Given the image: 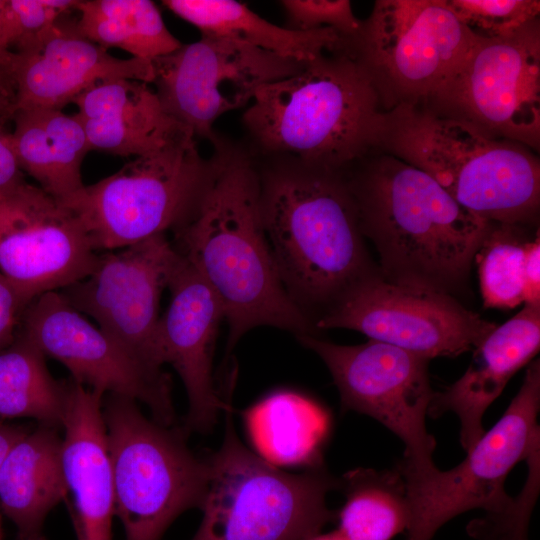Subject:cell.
<instances>
[{
	"mask_svg": "<svg viewBox=\"0 0 540 540\" xmlns=\"http://www.w3.org/2000/svg\"><path fill=\"white\" fill-rule=\"evenodd\" d=\"M309 540H348L345 538L338 530L325 533V534H317L310 538Z\"/></svg>",
	"mask_w": 540,
	"mask_h": 540,
	"instance_id": "cell-41",
	"label": "cell"
},
{
	"mask_svg": "<svg viewBox=\"0 0 540 540\" xmlns=\"http://www.w3.org/2000/svg\"><path fill=\"white\" fill-rule=\"evenodd\" d=\"M24 180L12 148L10 132L0 124V197Z\"/></svg>",
	"mask_w": 540,
	"mask_h": 540,
	"instance_id": "cell-37",
	"label": "cell"
},
{
	"mask_svg": "<svg viewBox=\"0 0 540 540\" xmlns=\"http://www.w3.org/2000/svg\"><path fill=\"white\" fill-rule=\"evenodd\" d=\"M260 207L280 279L314 323L356 283L380 272L343 172L295 159L275 167L260 175Z\"/></svg>",
	"mask_w": 540,
	"mask_h": 540,
	"instance_id": "cell-3",
	"label": "cell"
},
{
	"mask_svg": "<svg viewBox=\"0 0 540 540\" xmlns=\"http://www.w3.org/2000/svg\"><path fill=\"white\" fill-rule=\"evenodd\" d=\"M527 226L490 222L476 253L479 285L486 308L511 309L524 303Z\"/></svg>",
	"mask_w": 540,
	"mask_h": 540,
	"instance_id": "cell-30",
	"label": "cell"
},
{
	"mask_svg": "<svg viewBox=\"0 0 540 540\" xmlns=\"http://www.w3.org/2000/svg\"><path fill=\"white\" fill-rule=\"evenodd\" d=\"M305 64L239 42L202 36L152 60V83L164 110L217 149L213 131L217 118L245 106L261 87L296 74Z\"/></svg>",
	"mask_w": 540,
	"mask_h": 540,
	"instance_id": "cell-14",
	"label": "cell"
},
{
	"mask_svg": "<svg viewBox=\"0 0 540 540\" xmlns=\"http://www.w3.org/2000/svg\"><path fill=\"white\" fill-rule=\"evenodd\" d=\"M69 387L53 378L43 352L19 331L0 351V418L62 427Z\"/></svg>",
	"mask_w": 540,
	"mask_h": 540,
	"instance_id": "cell-27",
	"label": "cell"
},
{
	"mask_svg": "<svg viewBox=\"0 0 540 540\" xmlns=\"http://www.w3.org/2000/svg\"><path fill=\"white\" fill-rule=\"evenodd\" d=\"M12 121L10 138L17 163L40 188L62 200L84 186L81 165L90 147L76 114L24 108L15 111Z\"/></svg>",
	"mask_w": 540,
	"mask_h": 540,
	"instance_id": "cell-24",
	"label": "cell"
},
{
	"mask_svg": "<svg viewBox=\"0 0 540 540\" xmlns=\"http://www.w3.org/2000/svg\"><path fill=\"white\" fill-rule=\"evenodd\" d=\"M26 307L16 289L0 272V351L14 340Z\"/></svg>",
	"mask_w": 540,
	"mask_h": 540,
	"instance_id": "cell-35",
	"label": "cell"
},
{
	"mask_svg": "<svg viewBox=\"0 0 540 540\" xmlns=\"http://www.w3.org/2000/svg\"><path fill=\"white\" fill-rule=\"evenodd\" d=\"M195 136L135 157L114 174L62 199L81 220L96 252L122 249L172 231L207 179Z\"/></svg>",
	"mask_w": 540,
	"mask_h": 540,
	"instance_id": "cell-8",
	"label": "cell"
},
{
	"mask_svg": "<svg viewBox=\"0 0 540 540\" xmlns=\"http://www.w3.org/2000/svg\"><path fill=\"white\" fill-rule=\"evenodd\" d=\"M296 337L323 360L344 409L372 417L404 443L405 456L397 467L402 473H422L435 466L436 443L426 427L435 393L428 374L430 359L371 339L339 345L311 334Z\"/></svg>",
	"mask_w": 540,
	"mask_h": 540,
	"instance_id": "cell-12",
	"label": "cell"
},
{
	"mask_svg": "<svg viewBox=\"0 0 540 540\" xmlns=\"http://www.w3.org/2000/svg\"><path fill=\"white\" fill-rule=\"evenodd\" d=\"M385 112L361 66L335 51L261 87L243 121L264 151L343 172L378 149Z\"/></svg>",
	"mask_w": 540,
	"mask_h": 540,
	"instance_id": "cell-4",
	"label": "cell"
},
{
	"mask_svg": "<svg viewBox=\"0 0 540 540\" xmlns=\"http://www.w3.org/2000/svg\"><path fill=\"white\" fill-rule=\"evenodd\" d=\"M73 103L90 150L138 157L192 133L164 110L155 90L143 81L101 82Z\"/></svg>",
	"mask_w": 540,
	"mask_h": 540,
	"instance_id": "cell-22",
	"label": "cell"
},
{
	"mask_svg": "<svg viewBox=\"0 0 540 540\" xmlns=\"http://www.w3.org/2000/svg\"><path fill=\"white\" fill-rule=\"evenodd\" d=\"M11 77L16 110H62L101 82L133 79L151 84L154 70L149 60L114 57L82 35L76 22L60 18L13 51Z\"/></svg>",
	"mask_w": 540,
	"mask_h": 540,
	"instance_id": "cell-19",
	"label": "cell"
},
{
	"mask_svg": "<svg viewBox=\"0 0 540 540\" xmlns=\"http://www.w3.org/2000/svg\"><path fill=\"white\" fill-rule=\"evenodd\" d=\"M247 427L265 460L286 465H320L328 431L326 412L309 398L279 391L247 411Z\"/></svg>",
	"mask_w": 540,
	"mask_h": 540,
	"instance_id": "cell-26",
	"label": "cell"
},
{
	"mask_svg": "<svg viewBox=\"0 0 540 540\" xmlns=\"http://www.w3.org/2000/svg\"><path fill=\"white\" fill-rule=\"evenodd\" d=\"M16 111V94L11 77L0 72V124L12 117Z\"/></svg>",
	"mask_w": 540,
	"mask_h": 540,
	"instance_id": "cell-38",
	"label": "cell"
},
{
	"mask_svg": "<svg viewBox=\"0 0 540 540\" xmlns=\"http://www.w3.org/2000/svg\"><path fill=\"white\" fill-rule=\"evenodd\" d=\"M528 473L521 491L500 510L486 512L485 516L468 526L471 537L478 540H529L531 515L540 493V457L530 456Z\"/></svg>",
	"mask_w": 540,
	"mask_h": 540,
	"instance_id": "cell-31",
	"label": "cell"
},
{
	"mask_svg": "<svg viewBox=\"0 0 540 540\" xmlns=\"http://www.w3.org/2000/svg\"><path fill=\"white\" fill-rule=\"evenodd\" d=\"M168 289L170 303L155 333L157 358L161 366L170 364L184 384L189 404L185 430L206 432L219 412L229 408L215 389L212 372L224 311L212 289L180 254Z\"/></svg>",
	"mask_w": 540,
	"mask_h": 540,
	"instance_id": "cell-18",
	"label": "cell"
},
{
	"mask_svg": "<svg viewBox=\"0 0 540 540\" xmlns=\"http://www.w3.org/2000/svg\"><path fill=\"white\" fill-rule=\"evenodd\" d=\"M2 0H0V12H1ZM13 57V51L5 48L2 36H1V23H0V72L5 73L11 77V62ZM12 79V77H11Z\"/></svg>",
	"mask_w": 540,
	"mask_h": 540,
	"instance_id": "cell-40",
	"label": "cell"
},
{
	"mask_svg": "<svg viewBox=\"0 0 540 540\" xmlns=\"http://www.w3.org/2000/svg\"><path fill=\"white\" fill-rule=\"evenodd\" d=\"M418 106L539 151V18L507 36L476 35L450 77Z\"/></svg>",
	"mask_w": 540,
	"mask_h": 540,
	"instance_id": "cell-11",
	"label": "cell"
},
{
	"mask_svg": "<svg viewBox=\"0 0 540 540\" xmlns=\"http://www.w3.org/2000/svg\"><path fill=\"white\" fill-rule=\"evenodd\" d=\"M378 149L431 176L457 203L497 223L535 226L540 162L530 148L418 105L385 112Z\"/></svg>",
	"mask_w": 540,
	"mask_h": 540,
	"instance_id": "cell-5",
	"label": "cell"
},
{
	"mask_svg": "<svg viewBox=\"0 0 540 540\" xmlns=\"http://www.w3.org/2000/svg\"><path fill=\"white\" fill-rule=\"evenodd\" d=\"M540 361L528 364L522 385L501 418L466 451L462 462L442 471L401 473L410 519L407 540H431L454 517L472 509L494 512L511 499L508 474L540 449Z\"/></svg>",
	"mask_w": 540,
	"mask_h": 540,
	"instance_id": "cell-10",
	"label": "cell"
},
{
	"mask_svg": "<svg viewBox=\"0 0 540 540\" xmlns=\"http://www.w3.org/2000/svg\"><path fill=\"white\" fill-rule=\"evenodd\" d=\"M340 487L346 499L337 530L348 540H391L407 530V488L398 469L357 468L343 476Z\"/></svg>",
	"mask_w": 540,
	"mask_h": 540,
	"instance_id": "cell-29",
	"label": "cell"
},
{
	"mask_svg": "<svg viewBox=\"0 0 540 540\" xmlns=\"http://www.w3.org/2000/svg\"><path fill=\"white\" fill-rule=\"evenodd\" d=\"M201 523L191 540H309L335 514L327 494L340 487L320 465L286 473L254 454L226 410L220 448L209 458Z\"/></svg>",
	"mask_w": 540,
	"mask_h": 540,
	"instance_id": "cell-6",
	"label": "cell"
},
{
	"mask_svg": "<svg viewBox=\"0 0 540 540\" xmlns=\"http://www.w3.org/2000/svg\"><path fill=\"white\" fill-rule=\"evenodd\" d=\"M524 304L540 303V238L526 244L524 255Z\"/></svg>",
	"mask_w": 540,
	"mask_h": 540,
	"instance_id": "cell-36",
	"label": "cell"
},
{
	"mask_svg": "<svg viewBox=\"0 0 540 540\" xmlns=\"http://www.w3.org/2000/svg\"><path fill=\"white\" fill-rule=\"evenodd\" d=\"M540 348V303L523 308L497 325L472 351L464 372L444 391L434 393L428 415L456 414L465 451L483 435V417L509 380L529 364Z\"/></svg>",
	"mask_w": 540,
	"mask_h": 540,
	"instance_id": "cell-21",
	"label": "cell"
},
{
	"mask_svg": "<svg viewBox=\"0 0 540 540\" xmlns=\"http://www.w3.org/2000/svg\"><path fill=\"white\" fill-rule=\"evenodd\" d=\"M468 29L481 37L507 36L538 19V0H446Z\"/></svg>",
	"mask_w": 540,
	"mask_h": 540,
	"instance_id": "cell-32",
	"label": "cell"
},
{
	"mask_svg": "<svg viewBox=\"0 0 540 540\" xmlns=\"http://www.w3.org/2000/svg\"><path fill=\"white\" fill-rule=\"evenodd\" d=\"M98 256L76 213L38 185L0 197V272L26 306L86 278Z\"/></svg>",
	"mask_w": 540,
	"mask_h": 540,
	"instance_id": "cell-15",
	"label": "cell"
},
{
	"mask_svg": "<svg viewBox=\"0 0 540 540\" xmlns=\"http://www.w3.org/2000/svg\"><path fill=\"white\" fill-rule=\"evenodd\" d=\"M30 429L17 424L6 423L0 418V465L9 450L29 431Z\"/></svg>",
	"mask_w": 540,
	"mask_h": 540,
	"instance_id": "cell-39",
	"label": "cell"
},
{
	"mask_svg": "<svg viewBox=\"0 0 540 540\" xmlns=\"http://www.w3.org/2000/svg\"><path fill=\"white\" fill-rule=\"evenodd\" d=\"M103 418L114 509L125 540H161L184 511L200 508L209 467L186 444L183 429L149 420L137 401L108 394Z\"/></svg>",
	"mask_w": 540,
	"mask_h": 540,
	"instance_id": "cell-7",
	"label": "cell"
},
{
	"mask_svg": "<svg viewBox=\"0 0 540 540\" xmlns=\"http://www.w3.org/2000/svg\"><path fill=\"white\" fill-rule=\"evenodd\" d=\"M178 17L202 36L223 38L300 62L343 49L345 37L333 29L297 31L277 26L232 0H165Z\"/></svg>",
	"mask_w": 540,
	"mask_h": 540,
	"instance_id": "cell-25",
	"label": "cell"
},
{
	"mask_svg": "<svg viewBox=\"0 0 540 540\" xmlns=\"http://www.w3.org/2000/svg\"><path fill=\"white\" fill-rule=\"evenodd\" d=\"M289 28L297 31L333 29L345 38L357 34L361 21L348 0H283Z\"/></svg>",
	"mask_w": 540,
	"mask_h": 540,
	"instance_id": "cell-34",
	"label": "cell"
},
{
	"mask_svg": "<svg viewBox=\"0 0 540 540\" xmlns=\"http://www.w3.org/2000/svg\"><path fill=\"white\" fill-rule=\"evenodd\" d=\"M4 533L2 528V518H1V509H0V540L3 539Z\"/></svg>",
	"mask_w": 540,
	"mask_h": 540,
	"instance_id": "cell-42",
	"label": "cell"
},
{
	"mask_svg": "<svg viewBox=\"0 0 540 540\" xmlns=\"http://www.w3.org/2000/svg\"><path fill=\"white\" fill-rule=\"evenodd\" d=\"M314 325L355 330L430 360L472 351L497 326L451 295L393 283L381 272L356 283Z\"/></svg>",
	"mask_w": 540,
	"mask_h": 540,
	"instance_id": "cell-13",
	"label": "cell"
},
{
	"mask_svg": "<svg viewBox=\"0 0 540 540\" xmlns=\"http://www.w3.org/2000/svg\"><path fill=\"white\" fill-rule=\"evenodd\" d=\"M343 172L361 232L393 283L463 295L490 222L457 203L431 176L375 149Z\"/></svg>",
	"mask_w": 540,
	"mask_h": 540,
	"instance_id": "cell-2",
	"label": "cell"
},
{
	"mask_svg": "<svg viewBox=\"0 0 540 540\" xmlns=\"http://www.w3.org/2000/svg\"><path fill=\"white\" fill-rule=\"evenodd\" d=\"M103 396L70 380L62 465L77 540H112L114 488Z\"/></svg>",
	"mask_w": 540,
	"mask_h": 540,
	"instance_id": "cell-20",
	"label": "cell"
},
{
	"mask_svg": "<svg viewBox=\"0 0 540 540\" xmlns=\"http://www.w3.org/2000/svg\"><path fill=\"white\" fill-rule=\"evenodd\" d=\"M172 232L175 250L221 303L228 351L258 326L316 335L280 279L262 222L260 174L247 156L217 148L197 199Z\"/></svg>",
	"mask_w": 540,
	"mask_h": 540,
	"instance_id": "cell-1",
	"label": "cell"
},
{
	"mask_svg": "<svg viewBox=\"0 0 540 540\" xmlns=\"http://www.w3.org/2000/svg\"><path fill=\"white\" fill-rule=\"evenodd\" d=\"M20 330L45 356L61 362L72 380L89 389L140 401L154 421L171 426L175 412L171 382L162 370L148 368L92 325L59 291L34 299L25 309Z\"/></svg>",
	"mask_w": 540,
	"mask_h": 540,
	"instance_id": "cell-16",
	"label": "cell"
},
{
	"mask_svg": "<svg viewBox=\"0 0 540 540\" xmlns=\"http://www.w3.org/2000/svg\"><path fill=\"white\" fill-rule=\"evenodd\" d=\"M179 258L166 234L99 253L83 280L59 292L143 365L161 370L155 348L162 292Z\"/></svg>",
	"mask_w": 540,
	"mask_h": 540,
	"instance_id": "cell-17",
	"label": "cell"
},
{
	"mask_svg": "<svg viewBox=\"0 0 540 540\" xmlns=\"http://www.w3.org/2000/svg\"><path fill=\"white\" fill-rule=\"evenodd\" d=\"M75 9L80 33L106 49L119 48L134 58L152 61L182 45L152 1L84 0Z\"/></svg>",
	"mask_w": 540,
	"mask_h": 540,
	"instance_id": "cell-28",
	"label": "cell"
},
{
	"mask_svg": "<svg viewBox=\"0 0 540 540\" xmlns=\"http://www.w3.org/2000/svg\"><path fill=\"white\" fill-rule=\"evenodd\" d=\"M68 497L58 428L39 424L0 465V509L15 525V540H48L45 520Z\"/></svg>",
	"mask_w": 540,
	"mask_h": 540,
	"instance_id": "cell-23",
	"label": "cell"
},
{
	"mask_svg": "<svg viewBox=\"0 0 540 540\" xmlns=\"http://www.w3.org/2000/svg\"><path fill=\"white\" fill-rule=\"evenodd\" d=\"M475 36L446 0H377L343 51L365 71L389 111L432 97Z\"/></svg>",
	"mask_w": 540,
	"mask_h": 540,
	"instance_id": "cell-9",
	"label": "cell"
},
{
	"mask_svg": "<svg viewBox=\"0 0 540 540\" xmlns=\"http://www.w3.org/2000/svg\"><path fill=\"white\" fill-rule=\"evenodd\" d=\"M78 0H2L1 36L6 49L16 51L75 9Z\"/></svg>",
	"mask_w": 540,
	"mask_h": 540,
	"instance_id": "cell-33",
	"label": "cell"
}]
</instances>
